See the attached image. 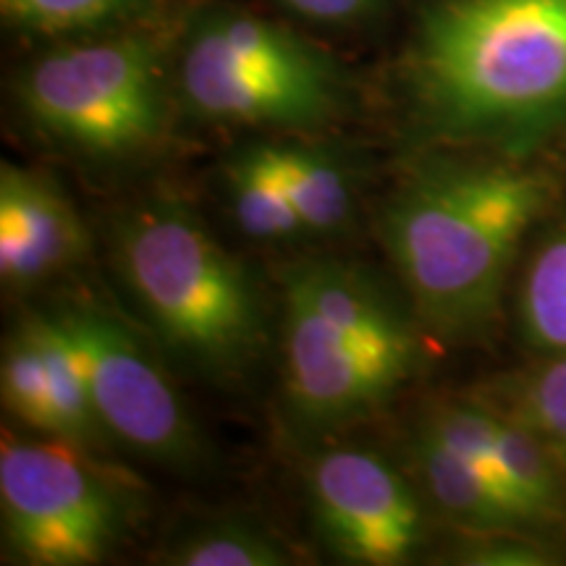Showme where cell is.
I'll return each instance as SVG.
<instances>
[{
	"instance_id": "obj_1",
	"label": "cell",
	"mask_w": 566,
	"mask_h": 566,
	"mask_svg": "<svg viewBox=\"0 0 566 566\" xmlns=\"http://www.w3.org/2000/svg\"><path fill=\"white\" fill-rule=\"evenodd\" d=\"M407 95L422 145L543 150L566 132V0H424Z\"/></svg>"
},
{
	"instance_id": "obj_2",
	"label": "cell",
	"mask_w": 566,
	"mask_h": 566,
	"mask_svg": "<svg viewBox=\"0 0 566 566\" xmlns=\"http://www.w3.org/2000/svg\"><path fill=\"white\" fill-rule=\"evenodd\" d=\"M554 200L556 176L530 158L478 153L420 163L380 218L415 315L451 342L488 331L516 252Z\"/></svg>"
},
{
	"instance_id": "obj_3",
	"label": "cell",
	"mask_w": 566,
	"mask_h": 566,
	"mask_svg": "<svg viewBox=\"0 0 566 566\" xmlns=\"http://www.w3.org/2000/svg\"><path fill=\"white\" fill-rule=\"evenodd\" d=\"M420 365L415 321L363 268L315 258L283 273V399L302 436L378 412Z\"/></svg>"
},
{
	"instance_id": "obj_4",
	"label": "cell",
	"mask_w": 566,
	"mask_h": 566,
	"mask_svg": "<svg viewBox=\"0 0 566 566\" xmlns=\"http://www.w3.org/2000/svg\"><path fill=\"white\" fill-rule=\"evenodd\" d=\"M118 273L176 357L216 380L242 378L265 346L252 275L181 197L158 192L116 229Z\"/></svg>"
},
{
	"instance_id": "obj_5",
	"label": "cell",
	"mask_w": 566,
	"mask_h": 566,
	"mask_svg": "<svg viewBox=\"0 0 566 566\" xmlns=\"http://www.w3.org/2000/svg\"><path fill=\"white\" fill-rule=\"evenodd\" d=\"M181 92L202 122L313 129L342 108L344 82L307 40L252 13L216 9L189 30Z\"/></svg>"
},
{
	"instance_id": "obj_6",
	"label": "cell",
	"mask_w": 566,
	"mask_h": 566,
	"mask_svg": "<svg viewBox=\"0 0 566 566\" xmlns=\"http://www.w3.org/2000/svg\"><path fill=\"white\" fill-rule=\"evenodd\" d=\"M19 101L48 137L124 158L153 147L168 124L158 51L145 38H113L55 51L24 71Z\"/></svg>"
},
{
	"instance_id": "obj_7",
	"label": "cell",
	"mask_w": 566,
	"mask_h": 566,
	"mask_svg": "<svg viewBox=\"0 0 566 566\" xmlns=\"http://www.w3.org/2000/svg\"><path fill=\"white\" fill-rule=\"evenodd\" d=\"M0 514L9 554L32 566L97 564L129 520L118 488L59 438L3 443Z\"/></svg>"
},
{
	"instance_id": "obj_8",
	"label": "cell",
	"mask_w": 566,
	"mask_h": 566,
	"mask_svg": "<svg viewBox=\"0 0 566 566\" xmlns=\"http://www.w3.org/2000/svg\"><path fill=\"white\" fill-rule=\"evenodd\" d=\"M55 315L82 354L105 433L155 464L197 470L208 446L147 346L92 304H71Z\"/></svg>"
},
{
	"instance_id": "obj_9",
	"label": "cell",
	"mask_w": 566,
	"mask_h": 566,
	"mask_svg": "<svg viewBox=\"0 0 566 566\" xmlns=\"http://www.w3.org/2000/svg\"><path fill=\"white\" fill-rule=\"evenodd\" d=\"M307 499L317 537L346 564H409L422 548L424 512L417 491L373 451L342 446L317 457Z\"/></svg>"
},
{
	"instance_id": "obj_10",
	"label": "cell",
	"mask_w": 566,
	"mask_h": 566,
	"mask_svg": "<svg viewBox=\"0 0 566 566\" xmlns=\"http://www.w3.org/2000/svg\"><path fill=\"white\" fill-rule=\"evenodd\" d=\"M87 231L51 176L6 160L0 166V275L11 289L34 286L87 252Z\"/></svg>"
},
{
	"instance_id": "obj_11",
	"label": "cell",
	"mask_w": 566,
	"mask_h": 566,
	"mask_svg": "<svg viewBox=\"0 0 566 566\" xmlns=\"http://www.w3.org/2000/svg\"><path fill=\"white\" fill-rule=\"evenodd\" d=\"M412 462L430 501L457 527L478 537L535 533L527 516L504 493L422 424L412 438Z\"/></svg>"
},
{
	"instance_id": "obj_12",
	"label": "cell",
	"mask_w": 566,
	"mask_h": 566,
	"mask_svg": "<svg viewBox=\"0 0 566 566\" xmlns=\"http://www.w3.org/2000/svg\"><path fill=\"white\" fill-rule=\"evenodd\" d=\"M263 147L300 210L307 237L349 229L357 212V174L344 153L300 142H263Z\"/></svg>"
},
{
	"instance_id": "obj_13",
	"label": "cell",
	"mask_w": 566,
	"mask_h": 566,
	"mask_svg": "<svg viewBox=\"0 0 566 566\" xmlns=\"http://www.w3.org/2000/svg\"><path fill=\"white\" fill-rule=\"evenodd\" d=\"M485 409L501 475L516 506L535 530L562 525L566 522V480L558 464L562 451L525 424L509 420L491 407Z\"/></svg>"
},
{
	"instance_id": "obj_14",
	"label": "cell",
	"mask_w": 566,
	"mask_h": 566,
	"mask_svg": "<svg viewBox=\"0 0 566 566\" xmlns=\"http://www.w3.org/2000/svg\"><path fill=\"white\" fill-rule=\"evenodd\" d=\"M38 331L48 386V428L45 433L90 451L105 443L101 417L92 401L87 370L74 338L59 315H32Z\"/></svg>"
},
{
	"instance_id": "obj_15",
	"label": "cell",
	"mask_w": 566,
	"mask_h": 566,
	"mask_svg": "<svg viewBox=\"0 0 566 566\" xmlns=\"http://www.w3.org/2000/svg\"><path fill=\"white\" fill-rule=\"evenodd\" d=\"M223 189L233 223L254 242H292L307 237L300 210L268 160L263 142L242 147L226 160Z\"/></svg>"
},
{
	"instance_id": "obj_16",
	"label": "cell",
	"mask_w": 566,
	"mask_h": 566,
	"mask_svg": "<svg viewBox=\"0 0 566 566\" xmlns=\"http://www.w3.org/2000/svg\"><path fill=\"white\" fill-rule=\"evenodd\" d=\"M516 325L527 349L541 357L566 354V226L530 254L516 296Z\"/></svg>"
},
{
	"instance_id": "obj_17",
	"label": "cell",
	"mask_w": 566,
	"mask_h": 566,
	"mask_svg": "<svg viewBox=\"0 0 566 566\" xmlns=\"http://www.w3.org/2000/svg\"><path fill=\"white\" fill-rule=\"evenodd\" d=\"M485 407L525 424L551 443L566 441V354L546 357L533 370L495 380L483 394Z\"/></svg>"
},
{
	"instance_id": "obj_18",
	"label": "cell",
	"mask_w": 566,
	"mask_h": 566,
	"mask_svg": "<svg viewBox=\"0 0 566 566\" xmlns=\"http://www.w3.org/2000/svg\"><path fill=\"white\" fill-rule=\"evenodd\" d=\"M176 566H283L292 554L273 533L250 520H218L184 535L168 551Z\"/></svg>"
},
{
	"instance_id": "obj_19",
	"label": "cell",
	"mask_w": 566,
	"mask_h": 566,
	"mask_svg": "<svg viewBox=\"0 0 566 566\" xmlns=\"http://www.w3.org/2000/svg\"><path fill=\"white\" fill-rule=\"evenodd\" d=\"M3 401L11 415L21 422L45 433L48 428V386L45 359H42L40 338L32 317L13 331L3 349V370H0Z\"/></svg>"
},
{
	"instance_id": "obj_20",
	"label": "cell",
	"mask_w": 566,
	"mask_h": 566,
	"mask_svg": "<svg viewBox=\"0 0 566 566\" xmlns=\"http://www.w3.org/2000/svg\"><path fill=\"white\" fill-rule=\"evenodd\" d=\"M153 0H0L6 19L42 34L97 30L137 17Z\"/></svg>"
},
{
	"instance_id": "obj_21",
	"label": "cell",
	"mask_w": 566,
	"mask_h": 566,
	"mask_svg": "<svg viewBox=\"0 0 566 566\" xmlns=\"http://www.w3.org/2000/svg\"><path fill=\"white\" fill-rule=\"evenodd\" d=\"M527 535H488L480 537L478 546L464 551V564H488V566H533L551 564L548 551L533 546L525 541Z\"/></svg>"
},
{
	"instance_id": "obj_22",
	"label": "cell",
	"mask_w": 566,
	"mask_h": 566,
	"mask_svg": "<svg viewBox=\"0 0 566 566\" xmlns=\"http://www.w3.org/2000/svg\"><path fill=\"white\" fill-rule=\"evenodd\" d=\"M289 11L304 19L328 21V24H349L367 19L378 9L380 0H281Z\"/></svg>"
},
{
	"instance_id": "obj_23",
	"label": "cell",
	"mask_w": 566,
	"mask_h": 566,
	"mask_svg": "<svg viewBox=\"0 0 566 566\" xmlns=\"http://www.w3.org/2000/svg\"><path fill=\"white\" fill-rule=\"evenodd\" d=\"M554 446H556V449H558V451H562V457L566 459V441H564V443H554Z\"/></svg>"
}]
</instances>
